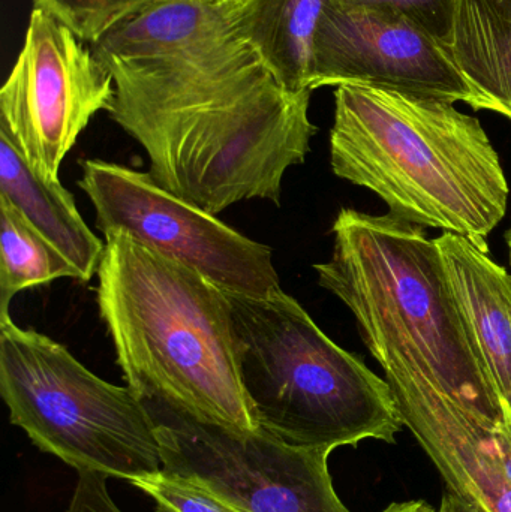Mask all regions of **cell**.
I'll list each match as a JSON object with an SVG mask.
<instances>
[{
  "instance_id": "obj_1",
  "label": "cell",
  "mask_w": 511,
  "mask_h": 512,
  "mask_svg": "<svg viewBox=\"0 0 511 512\" xmlns=\"http://www.w3.org/2000/svg\"><path fill=\"white\" fill-rule=\"evenodd\" d=\"M101 63L114 80L107 113L143 147L161 188L215 216L246 200L279 206L284 174L318 132L311 90L282 87L240 38L174 59Z\"/></svg>"
},
{
  "instance_id": "obj_2",
  "label": "cell",
  "mask_w": 511,
  "mask_h": 512,
  "mask_svg": "<svg viewBox=\"0 0 511 512\" xmlns=\"http://www.w3.org/2000/svg\"><path fill=\"white\" fill-rule=\"evenodd\" d=\"M332 258L318 283L353 313L380 366L404 367L440 388L489 429L511 418L456 300L443 256L425 228L342 209Z\"/></svg>"
},
{
  "instance_id": "obj_3",
  "label": "cell",
  "mask_w": 511,
  "mask_h": 512,
  "mask_svg": "<svg viewBox=\"0 0 511 512\" xmlns=\"http://www.w3.org/2000/svg\"><path fill=\"white\" fill-rule=\"evenodd\" d=\"M330 164L395 218L465 237L488 254V237L506 216L500 156L480 120L450 102L336 87Z\"/></svg>"
},
{
  "instance_id": "obj_4",
  "label": "cell",
  "mask_w": 511,
  "mask_h": 512,
  "mask_svg": "<svg viewBox=\"0 0 511 512\" xmlns=\"http://www.w3.org/2000/svg\"><path fill=\"white\" fill-rule=\"evenodd\" d=\"M98 304L123 378L140 399L233 432L260 430L224 289L116 233L105 236Z\"/></svg>"
},
{
  "instance_id": "obj_5",
  "label": "cell",
  "mask_w": 511,
  "mask_h": 512,
  "mask_svg": "<svg viewBox=\"0 0 511 512\" xmlns=\"http://www.w3.org/2000/svg\"><path fill=\"white\" fill-rule=\"evenodd\" d=\"M228 298L243 385L260 429L294 447L395 444L405 426L386 379L336 345L296 298L282 289Z\"/></svg>"
},
{
  "instance_id": "obj_6",
  "label": "cell",
  "mask_w": 511,
  "mask_h": 512,
  "mask_svg": "<svg viewBox=\"0 0 511 512\" xmlns=\"http://www.w3.org/2000/svg\"><path fill=\"white\" fill-rule=\"evenodd\" d=\"M0 394L11 424L77 472L131 483L164 469L155 421L131 388L104 381L12 319L0 322Z\"/></svg>"
},
{
  "instance_id": "obj_7",
  "label": "cell",
  "mask_w": 511,
  "mask_h": 512,
  "mask_svg": "<svg viewBox=\"0 0 511 512\" xmlns=\"http://www.w3.org/2000/svg\"><path fill=\"white\" fill-rule=\"evenodd\" d=\"M155 421L164 471L239 512H351L336 493L329 448L285 444L272 433L233 432L159 400L141 399Z\"/></svg>"
},
{
  "instance_id": "obj_8",
  "label": "cell",
  "mask_w": 511,
  "mask_h": 512,
  "mask_svg": "<svg viewBox=\"0 0 511 512\" xmlns=\"http://www.w3.org/2000/svg\"><path fill=\"white\" fill-rule=\"evenodd\" d=\"M78 186L93 204L104 236L125 234L228 294L263 298L281 289L269 246L165 191L149 173L90 159Z\"/></svg>"
},
{
  "instance_id": "obj_9",
  "label": "cell",
  "mask_w": 511,
  "mask_h": 512,
  "mask_svg": "<svg viewBox=\"0 0 511 512\" xmlns=\"http://www.w3.org/2000/svg\"><path fill=\"white\" fill-rule=\"evenodd\" d=\"M114 99L111 72L77 33L33 8L23 48L0 90V132L45 176L60 165L81 132Z\"/></svg>"
},
{
  "instance_id": "obj_10",
  "label": "cell",
  "mask_w": 511,
  "mask_h": 512,
  "mask_svg": "<svg viewBox=\"0 0 511 512\" xmlns=\"http://www.w3.org/2000/svg\"><path fill=\"white\" fill-rule=\"evenodd\" d=\"M366 86L438 101H480L446 47L398 12L329 3L314 42L311 90Z\"/></svg>"
},
{
  "instance_id": "obj_11",
  "label": "cell",
  "mask_w": 511,
  "mask_h": 512,
  "mask_svg": "<svg viewBox=\"0 0 511 512\" xmlns=\"http://www.w3.org/2000/svg\"><path fill=\"white\" fill-rule=\"evenodd\" d=\"M404 426L446 481L450 495L473 512H511V480L498 432L456 405L428 379L381 366Z\"/></svg>"
},
{
  "instance_id": "obj_12",
  "label": "cell",
  "mask_w": 511,
  "mask_h": 512,
  "mask_svg": "<svg viewBox=\"0 0 511 512\" xmlns=\"http://www.w3.org/2000/svg\"><path fill=\"white\" fill-rule=\"evenodd\" d=\"M456 300L511 418V274L471 240L434 239Z\"/></svg>"
},
{
  "instance_id": "obj_13",
  "label": "cell",
  "mask_w": 511,
  "mask_h": 512,
  "mask_svg": "<svg viewBox=\"0 0 511 512\" xmlns=\"http://www.w3.org/2000/svg\"><path fill=\"white\" fill-rule=\"evenodd\" d=\"M0 195L47 237L80 273V282L98 274L105 243L87 227L74 197L60 179L45 176L27 162L14 143L0 132Z\"/></svg>"
},
{
  "instance_id": "obj_14",
  "label": "cell",
  "mask_w": 511,
  "mask_h": 512,
  "mask_svg": "<svg viewBox=\"0 0 511 512\" xmlns=\"http://www.w3.org/2000/svg\"><path fill=\"white\" fill-rule=\"evenodd\" d=\"M329 2L246 0L234 14V27L282 87L311 90L315 35Z\"/></svg>"
},
{
  "instance_id": "obj_15",
  "label": "cell",
  "mask_w": 511,
  "mask_h": 512,
  "mask_svg": "<svg viewBox=\"0 0 511 512\" xmlns=\"http://www.w3.org/2000/svg\"><path fill=\"white\" fill-rule=\"evenodd\" d=\"M480 110L511 120V0H456L446 45Z\"/></svg>"
},
{
  "instance_id": "obj_16",
  "label": "cell",
  "mask_w": 511,
  "mask_h": 512,
  "mask_svg": "<svg viewBox=\"0 0 511 512\" xmlns=\"http://www.w3.org/2000/svg\"><path fill=\"white\" fill-rule=\"evenodd\" d=\"M66 277L80 280V273L0 195V322L11 319L9 306L18 292Z\"/></svg>"
},
{
  "instance_id": "obj_17",
  "label": "cell",
  "mask_w": 511,
  "mask_h": 512,
  "mask_svg": "<svg viewBox=\"0 0 511 512\" xmlns=\"http://www.w3.org/2000/svg\"><path fill=\"white\" fill-rule=\"evenodd\" d=\"M33 8L59 18L87 44L98 41L108 29L149 0H32Z\"/></svg>"
},
{
  "instance_id": "obj_18",
  "label": "cell",
  "mask_w": 511,
  "mask_h": 512,
  "mask_svg": "<svg viewBox=\"0 0 511 512\" xmlns=\"http://www.w3.org/2000/svg\"><path fill=\"white\" fill-rule=\"evenodd\" d=\"M131 484L155 502L156 512H239L203 487L164 469L135 478Z\"/></svg>"
},
{
  "instance_id": "obj_19",
  "label": "cell",
  "mask_w": 511,
  "mask_h": 512,
  "mask_svg": "<svg viewBox=\"0 0 511 512\" xmlns=\"http://www.w3.org/2000/svg\"><path fill=\"white\" fill-rule=\"evenodd\" d=\"M341 8H384L404 15L446 45L452 33L456 0H330Z\"/></svg>"
},
{
  "instance_id": "obj_20",
  "label": "cell",
  "mask_w": 511,
  "mask_h": 512,
  "mask_svg": "<svg viewBox=\"0 0 511 512\" xmlns=\"http://www.w3.org/2000/svg\"><path fill=\"white\" fill-rule=\"evenodd\" d=\"M77 484L63 512H125L114 502L108 490L107 475L99 472H77Z\"/></svg>"
},
{
  "instance_id": "obj_21",
  "label": "cell",
  "mask_w": 511,
  "mask_h": 512,
  "mask_svg": "<svg viewBox=\"0 0 511 512\" xmlns=\"http://www.w3.org/2000/svg\"><path fill=\"white\" fill-rule=\"evenodd\" d=\"M383 512H461L459 502L452 495L443 499L440 510L423 501L395 502Z\"/></svg>"
},
{
  "instance_id": "obj_22",
  "label": "cell",
  "mask_w": 511,
  "mask_h": 512,
  "mask_svg": "<svg viewBox=\"0 0 511 512\" xmlns=\"http://www.w3.org/2000/svg\"><path fill=\"white\" fill-rule=\"evenodd\" d=\"M197 2L209 3V5L219 6V8L237 9L246 2V0H197Z\"/></svg>"
},
{
  "instance_id": "obj_23",
  "label": "cell",
  "mask_w": 511,
  "mask_h": 512,
  "mask_svg": "<svg viewBox=\"0 0 511 512\" xmlns=\"http://www.w3.org/2000/svg\"><path fill=\"white\" fill-rule=\"evenodd\" d=\"M506 242H507V248H509L510 261H511V228L509 230V233H507Z\"/></svg>"
},
{
  "instance_id": "obj_24",
  "label": "cell",
  "mask_w": 511,
  "mask_h": 512,
  "mask_svg": "<svg viewBox=\"0 0 511 512\" xmlns=\"http://www.w3.org/2000/svg\"><path fill=\"white\" fill-rule=\"evenodd\" d=\"M459 507H461V504H459ZM461 512H462V510H461ZM471 512H473V511H471Z\"/></svg>"
}]
</instances>
